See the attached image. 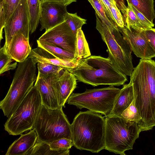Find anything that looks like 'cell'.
Here are the masks:
<instances>
[{
	"instance_id": "1",
	"label": "cell",
	"mask_w": 155,
	"mask_h": 155,
	"mask_svg": "<svg viewBox=\"0 0 155 155\" xmlns=\"http://www.w3.org/2000/svg\"><path fill=\"white\" fill-rule=\"evenodd\" d=\"M130 76L135 105L141 119L137 124L141 132L155 126V61L140 60Z\"/></svg>"
},
{
	"instance_id": "2",
	"label": "cell",
	"mask_w": 155,
	"mask_h": 155,
	"mask_svg": "<svg viewBox=\"0 0 155 155\" xmlns=\"http://www.w3.org/2000/svg\"><path fill=\"white\" fill-rule=\"evenodd\" d=\"M105 119L99 113L80 111L71 124L73 146L80 150L98 153L105 146Z\"/></svg>"
},
{
	"instance_id": "3",
	"label": "cell",
	"mask_w": 155,
	"mask_h": 155,
	"mask_svg": "<svg viewBox=\"0 0 155 155\" xmlns=\"http://www.w3.org/2000/svg\"><path fill=\"white\" fill-rule=\"evenodd\" d=\"M70 72L77 80L94 87L101 85L119 86L127 81L122 73L108 58L92 55L78 58Z\"/></svg>"
},
{
	"instance_id": "4",
	"label": "cell",
	"mask_w": 155,
	"mask_h": 155,
	"mask_svg": "<svg viewBox=\"0 0 155 155\" xmlns=\"http://www.w3.org/2000/svg\"><path fill=\"white\" fill-rule=\"evenodd\" d=\"M32 58L19 63L8 91L0 102V108L9 118L34 86L36 80V64Z\"/></svg>"
},
{
	"instance_id": "5",
	"label": "cell",
	"mask_w": 155,
	"mask_h": 155,
	"mask_svg": "<svg viewBox=\"0 0 155 155\" xmlns=\"http://www.w3.org/2000/svg\"><path fill=\"white\" fill-rule=\"evenodd\" d=\"M96 29L107 47L108 58L126 76H130L134 68L132 49L120 32L118 27H109L96 14Z\"/></svg>"
},
{
	"instance_id": "6",
	"label": "cell",
	"mask_w": 155,
	"mask_h": 155,
	"mask_svg": "<svg viewBox=\"0 0 155 155\" xmlns=\"http://www.w3.org/2000/svg\"><path fill=\"white\" fill-rule=\"evenodd\" d=\"M105 119L104 149L126 155L125 151L133 149L141 132L137 123L117 116H109Z\"/></svg>"
},
{
	"instance_id": "7",
	"label": "cell",
	"mask_w": 155,
	"mask_h": 155,
	"mask_svg": "<svg viewBox=\"0 0 155 155\" xmlns=\"http://www.w3.org/2000/svg\"><path fill=\"white\" fill-rule=\"evenodd\" d=\"M32 129L38 140L48 143L61 138L72 140L71 124L62 107L51 109L42 104Z\"/></svg>"
},
{
	"instance_id": "8",
	"label": "cell",
	"mask_w": 155,
	"mask_h": 155,
	"mask_svg": "<svg viewBox=\"0 0 155 155\" xmlns=\"http://www.w3.org/2000/svg\"><path fill=\"white\" fill-rule=\"evenodd\" d=\"M42 105L40 93L35 85L5 123V130L17 135L32 129Z\"/></svg>"
},
{
	"instance_id": "9",
	"label": "cell",
	"mask_w": 155,
	"mask_h": 155,
	"mask_svg": "<svg viewBox=\"0 0 155 155\" xmlns=\"http://www.w3.org/2000/svg\"><path fill=\"white\" fill-rule=\"evenodd\" d=\"M121 90L113 86L87 89L82 93H72L67 102L68 104L74 105L80 109L86 108L106 117L110 115Z\"/></svg>"
},
{
	"instance_id": "10",
	"label": "cell",
	"mask_w": 155,
	"mask_h": 155,
	"mask_svg": "<svg viewBox=\"0 0 155 155\" xmlns=\"http://www.w3.org/2000/svg\"><path fill=\"white\" fill-rule=\"evenodd\" d=\"M76 35L64 21L45 32L39 41L60 47L74 53Z\"/></svg>"
},
{
	"instance_id": "11",
	"label": "cell",
	"mask_w": 155,
	"mask_h": 155,
	"mask_svg": "<svg viewBox=\"0 0 155 155\" xmlns=\"http://www.w3.org/2000/svg\"><path fill=\"white\" fill-rule=\"evenodd\" d=\"M4 30L5 41L7 45L14 35L20 31L27 38H29L30 23L28 11L26 0H21L8 21Z\"/></svg>"
},
{
	"instance_id": "12",
	"label": "cell",
	"mask_w": 155,
	"mask_h": 155,
	"mask_svg": "<svg viewBox=\"0 0 155 155\" xmlns=\"http://www.w3.org/2000/svg\"><path fill=\"white\" fill-rule=\"evenodd\" d=\"M118 28L137 57L142 59H150L155 57V51L150 45L144 31H140L131 27Z\"/></svg>"
},
{
	"instance_id": "13",
	"label": "cell",
	"mask_w": 155,
	"mask_h": 155,
	"mask_svg": "<svg viewBox=\"0 0 155 155\" xmlns=\"http://www.w3.org/2000/svg\"><path fill=\"white\" fill-rule=\"evenodd\" d=\"M67 6L56 2H41L40 31L45 29L47 31L64 22V15L67 12Z\"/></svg>"
},
{
	"instance_id": "14",
	"label": "cell",
	"mask_w": 155,
	"mask_h": 155,
	"mask_svg": "<svg viewBox=\"0 0 155 155\" xmlns=\"http://www.w3.org/2000/svg\"><path fill=\"white\" fill-rule=\"evenodd\" d=\"M58 75L54 74L44 75L38 72L34 85L40 93L42 104L51 109L62 107L59 105L53 85L54 80Z\"/></svg>"
},
{
	"instance_id": "15",
	"label": "cell",
	"mask_w": 155,
	"mask_h": 155,
	"mask_svg": "<svg viewBox=\"0 0 155 155\" xmlns=\"http://www.w3.org/2000/svg\"><path fill=\"white\" fill-rule=\"evenodd\" d=\"M77 80L73 73L65 69L54 80L53 85L60 107H65V103L77 87Z\"/></svg>"
},
{
	"instance_id": "16",
	"label": "cell",
	"mask_w": 155,
	"mask_h": 155,
	"mask_svg": "<svg viewBox=\"0 0 155 155\" xmlns=\"http://www.w3.org/2000/svg\"><path fill=\"white\" fill-rule=\"evenodd\" d=\"M6 52L14 60L18 63L26 59L31 51L29 38L19 31L12 37L7 45H4Z\"/></svg>"
},
{
	"instance_id": "17",
	"label": "cell",
	"mask_w": 155,
	"mask_h": 155,
	"mask_svg": "<svg viewBox=\"0 0 155 155\" xmlns=\"http://www.w3.org/2000/svg\"><path fill=\"white\" fill-rule=\"evenodd\" d=\"M28 57L33 58L37 63H50L61 67L70 72L75 67L78 61V59H70L59 58L38 46L31 50Z\"/></svg>"
},
{
	"instance_id": "18",
	"label": "cell",
	"mask_w": 155,
	"mask_h": 155,
	"mask_svg": "<svg viewBox=\"0 0 155 155\" xmlns=\"http://www.w3.org/2000/svg\"><path fill=\"white\" fill-rule=\"evenodd\" d=\"M14 141L9 147L6 155H26L35 145L38 140L36 132L34 129Z\"/></svg>"
},
{
	"instance_id": "19",
	"label": "cell",
	"mask_w": 155,
	"mask_h": 155,
	"mask_svg": "<svg viewBox=\"0 0 155 155\" xmlns=\"http://www.w3.org/2000/svg\"><path fill=\"white\" fill-rule=\"evenodd\" d=\"M134 99V93L132 84L130 82L128 84L124 85L116 99L109 116L121 117L123 111L130 106Z\"/></svg>"
},
{
	"instance_id": "20",
	"label": "cell",
	"mask_w": 155,
	"mask_h": 155,
	"mask_svg": "<svg viewBox=\"0 0 155 155\" xmlns=\"http://www.w3.org/2000/svg\"><path fill=\"white\" fill-rule=\"evenodd\" d=\"M137 10L153 23L155 18L153 0H126Z\"/></svg>"
},
{
	"instance_id": "21",
	"label": "cell",
	"mask_w": 155,
	"mask_h": 155,
	"mask_svg": "<svg viewBox=\"0 0 155 155\" xmlns=\"http://www.w3.org/2000/svg\"><path fill=\"white\" fill-rule=\"evenodd\" d=\"M69 149L53 150L51 148L49 143L38 139L35 145L26 155H69Z\"/></svg>"
},
{
	"instance_id": "22",
	"label": "cell",
	"mask_w": 155,
	"mask_h": 155,
	"mask_svg": "<svg viewBox=\"0 0 155 155\" xmlns=\"http://www.w3.org/2000/svg\"><path fill=\"white\" fill-rule=\"evenodd\" d=\"M28 11L31 34L37 29L39 22L41 8V0H26Z\"/></svg>"
},
{
	"instance_id": "23",
	"label": "cell",
	"mask_w": 155,
	"mask_h": 155,
	"mask_svg": "<svg viewBox=\"0 0 155 155\" xmlns=\"http://www.w3.org/2000/svg\"><path fill=\"white\" fill-rule=\"evenodd\" d=\"M75 59L85 58L91 55L88 44L81 28L77 30L76 34Z\"/></svg>"
},
{
	"instance_id": "24",
	"label": "cell",
	"mask_w": 155,
	"mask_h": 155,
	"mask_svg": "<svg viewBox=\"0 0 155 155\" xmlns=\"http://www.w3.org/2000/svg\"><path fill=\"white\" fill-rule=\"evenodd\" d=\"M95 11L99 18L107 26L117 27L101 0H87Z\"/></svg>"
},
{
	"instance_id": "25",
	"label": "cell",
	"mask_w": 155,
	"mask_h": 155,
	"mask_svg": "<svg viewBox=\"0 0 155 155\" xmlns=\"http://www.w3.org/2000/svg\"><path fill=\"white\" fill-rule=\"evenodd\" d=\"M38 46L41 47L56 57L61 58L73 59L74 54L69 52L60 47L37 40Z\"/></svg>"
},
{
	"instance_id": "26",
	"label": "cell",
	"mask_w": 155,
	"mask_h": 155,
	"mask_svg": "<svg viewBox=\"0 0 155 155\" xmlns=\"http://www.w3.org/2000/svg\"><path fill=\"white\" fill-rule=\"evenodd\" d=\"M128 6L126 15L124 18V26L131 27L140 31H146V29L141 24L140 21L131 7L130 4L128 3Z\"/></svg>"
},
{
	"instance_id": "27",
	"label": "cell",
	"mask_w": 155,
	"mask_h": 155,
	"mask_svg": "<svg viewBox=\"0 0 155 155\" xmlns=\"http://www.w3.org/2000/svg\"><path fill=\"white\" fill-rule=\"evenodd\" d=\"M66 22L74 34L76 35L78 29L81 28L82 26L86 24V20L78 16L77 13H66L64 17Z\"/></svg>"
},
{
	"instance_id": "28",
	"label": "cell",
	"mask_w": 155,
	"mask_h": 155,
	"mask_svg": "<svg viewBox=\"0 0 155 155\" xmlns=\"http://www.w3.org/2000/svg\"><path fill=\"white\" fill-rule=\"evenodd\" d=\"M13 60L6 53L3 46L0 49V74L15 69L17 66V62L12 63Z\"/></svg>"
},
{
	"instance_id": "29",
	"label": "cell",
	"mask_w": 155,
	"mask_h": 155,
	"mask_svg": "<svg viewBox=\"0 0 155 155\" xmlns=\"http://www.w3.org/2000/svg\"><path fill=\"white\" fill-rule=\"evenodd\" d=\"M37 67L38 72L44 75L54 74L59 75L61 74L64 69L61 67L45 62L38 63Z\"/></svg>"
},
{
	"instance_id": "30",
	"label": "cell",
	"mask_w": 155,
	"mask_h": 155,
	"mask_svg": "<svg viewBox=\"0 0 155 155\" xmlns=\"http://www.w3.org/2000/svg\"><path fill=\"white\" fill-rule=\"evenodd\" d=\"M121 116L128 120L135 122L137 124L139 122L141 117L135 105L134 99L130 106L123 111Z\"/></svg>"
},
{
	"instance_id": "31",
	"label": "cell",
	"mask_w": 155,
	"mask_h": 155,
	"mask_svg": "<svg viewBox=\"0 0 155 155\" xmlns=\"http://www.w3.org/2000/svg\"><path fill=\"white\" fill-rule=\"evenodd\" d=\"M51 148L54 150L70 149L73 146L71 140L61 138L54 140L49 143Z\"/></svg>"
},
{
	"instance_id": "32",
	"label": "cell",
	"mask_w": 155,
	"mask_h": 155,
	"mask_svg": "<svg viewBox=\"0 0 155 155\" xmlns=\"http://www.w3.org/2000/svg\"><path fill=\"white\" fill-rule=\"evenodd\" d=\"M21 0H4L5 23L17 8Z\"/></svg>"
},
{
	"instance_id": "33",
	"label": "cell",
	"mask_w": 155,
	"mask_h": 155,
	"mask_svg": "<svg viewBox=\"0 0 155 155\" xmlns=\"http://www.w3.org/2000/svg\"><path fill=\"white\" fill-rule=\"evenodd\" d=\"M111 14L114 21L118 27L122 28L124 27V23L122 15L115 2L112 4Z\"/></svg>"
},
{
	"instance_id": "34",
	"label": "cell",
	"mask_w": 155,
	"mask_h": 155,
	"mask_svg": "<svg viewBox=\"0 0 155 155\" xmlns=\"http://www.w3.org/2000/svg\"><path fill=\"white\" fill-rule=\"evenodd\" d=\"M130 5L131 8L140 21L141 24L146 29V30L154 27V25L153 23L150 21L143 14L137 10L131 4H130Z\"/></svg>"
},
{
	"instance_id": "35",
	"label": "cell",
	"mask_w": 155,
	"mask_h": 155,
	"mask_svg": "<svg viewBox=\"0 0 155 155\" xmlns=\"http://www.w3.org/2000/svg\"><path fill=\"white\" fill-rule=\"evenodd\" d=\"M5 16L4 7V0L0 2V41L3 38V29L5 25Z\"/></svg>"
},
{
	"instance_id": "36",
	"label": "cell",
	"mask_w": 155,
	"mask_h": 155,
	"mask_svg": "<svg viewBox=\"0 0 155 155\" xmlns=\"http://www.w3.org/2000/svg\"><path fill=\"white\" fill-rule=\"evenodd\" d=\"M144 33L150 45L155 51V28H152L144 31Z\"/></svg>"
},
{
	"instance_id": "37",
	"label": "cell",
	"mask_w": 155,
	"mask_h": 155,
	"mask_svg": "<svg viewBox=\"0 0 155 155\" xmlns=\"http://www.w3.org/2000/svg\"><path fill=\"white\" fill-rule=\"evenodd\" d=\"M116 3L117 5L122 14L123 19L125 17L127 9V7L126 6L124 0H114Z\"/></svg>"
},
{
	"instance_id": "38",
	"label": "cell",
	"mask_w": 155,
	"mask_h": 155,
	"mask_svg": "<svg viewBox=\"0 0 155 155\" xmlns=\"http://www.w3.org/2000/svg\"><path fill=\"white\" fill-rule=\"evenodd\" d=\"M41 2H56L68 6L73 2H76L77 0H41Z\"/></svg>"
},
{
	"instance_id": "39",
	"label": "cell",
	"mask_w": 155,
	"mask_h": 155,
	"mask_svg": "<svg viewBox=\"0 0 155 155\" xmlns=\"http://www.w3.org/2000/svg\"><path fill=\"white\" fill-rule=\"evenodd\" d=\"M110 16L113 18L111 14L112 4L115 2L114 0H101ZM114 20V19H113Z\"/></svg>"
},
{
	"instance_id": "40",
	"label": "cell",
	"mask_w": 155,
	"mask_h": 155,
	"mask_svg": "<svg viewBox=\"0 0 155 155\" xmlns=\"http://www.w3.org/2000/svg\"><path fill=\"white\" fill-rule=\"evenodd\" d=\"M4 0H0V2H1L2 1Z\"/></svg>"
}]
</instances>
